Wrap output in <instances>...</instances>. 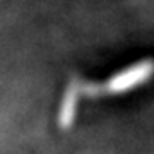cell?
Returning a JSON list of instances; mask_svg holds the SVG:
<instances>
[{"mask_svg": "<svg viewBox=\"0 0 154 154\" xmlns=\"http://www.w3.org/2000/svg\"><path fill=\"white\" fill-rule=\"evenodd\" d=\"M154 77V62L152 60H139L135 63L127 65L125 69L118 70L116 74L110 75L105 82L93 84L82 81L84 98L91 96H118L130 91L142 88Z\"/></svg>", "mask_w": 154, "mask_h": 154, "instance_id": "6da1fadb", "label": "cell"}, {"mask_svg": "<svg viewBox=\"0 0 154 154\" xmlns=\"http://www.w3.org/2000/svg\"><path fill=\"white\" fill-rule=\"evenodd\" d=\"M82 81L74 79L65 88V96L60 105V125H65L63 128H70V125L75 120L77 108H79V98H82Z\"/></svg>", "mask_w": 154, "mask_h": 154, "instance_id": "7a4b0ae2", "label": "cell"}]
</instances>
